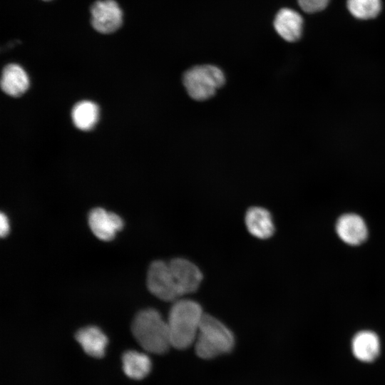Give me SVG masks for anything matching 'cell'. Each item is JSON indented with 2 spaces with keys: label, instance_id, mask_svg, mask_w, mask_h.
Returning <instances> with one entry per match:
<instances>
[{
  "label": "cell",
  "instance_id": "6da1fadb",
  "mask_svg": "<svg viewBox=\"0 0 385 385\" xmlns=\"http://www.w3.org/2000/svg\"><path fill=\"white\" fill-rule=\"evenodd\" d=\"M204 314L197 302L176 300L167 320L171 346L183 349L195 343Z\"/></svg>",
  "mask_w": 385,
  "mask_h": 385
},
{
  "label": "cell",
  "instance_id": "7a4b0ae2",
  "mask_svg": "<svg viewBox=\"0 0 385 385\" xmlns=\"http://www.w3.org/2000/svg\"><path fill=\"white\" fill-rule=\"evenodd\" d=\"M131 330L140 346L148 352L161 354L171 346L168 322L154 309L139 312L133 320Z\"/></svg>",
  "mask_w": 385,
  "mask_h": 385
},
{
  "label": "cell",
  "instance_id": "3957f363",
  "mask_svg": "<svg viewBox=\"0 0 385 385\" xmlns=\"http://www.w3.org/2000/svg\"><path fill=\"white\" fill-rule=\"evenodd\" d=\"M195 345L199 357L210 359L232 351L235 338L222 322L211 315L204 314Z\"/></svg>",
  "mask_w": 385,
  "mask_h": 385
},
{
  "label": "cell",
  "instance_id": "277c9868",
  "mask_svg": "<svg viewBox=\"0 0 385 385\" xmlns=\"http://www.w3.org/2000/svg\"><path fill=\"white\" fill-rule=\"evenodd\" d=\"M183 84L194 100L204 101L215 95L225 81L222 71L212 65L194 66L183 75Z\"/></svg>",
  "mask_w": 385,
  "mask_h": 385
},
{
  "label": "cell",
  "instance_id": "5b68a950",
  "mask_svg": "<svg viewBox=\"0 0 385 385\" xmlns=\"http://www.w3.org/2000/svg\"><path fill=\"white\" fill-rule=\"evenodd\" d=\"M147 286L153 295L164 301L178 300L180 297L168 263L162 260H155L150 265Z\"/></svg>",
  "mask_w": 385,
  "mask_h": 385
},
{
  "label": "cell",
  "instance_id": "8992f818",
  "mask_svg": "<svg viewBox=\"0 0 385 385\" xmlns=\"http://www.w3.org/2000/svg\"><path fill=\"white\" fill-rule=\"evenodd\" d=\"M90 12L91 26L101 34H112L123 24V11L115 0H96Z\"/></svg>",
  "mask_w": 385,
  "mask_h": 385
},
{
  "label": "cell",
  "instance_id": "52a82bcc",
  "mask_svg": "<svg viewBox=\"0 0 385 385\" xmlns=\"http://www.w3.org/2000/svg\"><path fill=\"white\" fill-rule=\"evenodd\" d=\"M168 265L180 296L194 292L199 288L203 276L193 262L176 257L172 259Z\"/></svg>",
  "mask_w": 385,
  "mask_h": 385
},
{
  "label": "cell",
  "instance_id": "ba28073f",
  "mask_svg": "<svg viewBox=\"0 0 385 385\" xmlns=\"http://www.w3.org/2000/svg\"><path fill=\"white\" fill-rule=\"evenodd\" d=\"M89 227L96 237L109 241L123 227V220L115 213L108 212L103 208L93 209L88 215Z\"/></svg>",
  "mask_w": 385,
  "mask_h": 385
},
{
  "label": "cell",
  "instance_id": "9c48e42d",
  "mask_svg": "<svg viewBox=\"0 0 385 385\" xmlns=\"http://www.w3.org/2000/svg\"><path fill=\"white\" fill-rule=\"evenodd\" d=\"M336 231L340 239L350 245H360L368 235L365 222L354 213L342 215L337 222Z\"/></svg>",
  "mask_w": 385,
  "mask_h": 385
},
{
  "label": "cell",
  "instance_id": "30bf717a",
  "mask_svg": "<svg viewBox=\"0 0 385 385\" xmlns=\"http://www.w3.org/2000/svg\"><path fill=\"white\" fill-rule=\"evenodd\" d=\"M303 23L299 13L289 8H282L274 17V28L284 40L294 42L302 36Z\"/></svg>",
  "mask_w": 385,
  "mask_h": 385
},
{
  "label": "cell",
  "instance_id": "8fae6325",
  "mask_svg": "<svg viewBox=\"0 0 385 385\" xmlns=\"http://www.w3.org/2000/svg\"><path fill=\"white\" fill-rule=\"evenodd\" d=\"M245 222L248 232L254 237L265 240L274 232V225L271 213L267 209L255 206L245 214Z\"/></svg>",
  "mask_w": 385,
  "mask_h": 385
},
{
  "label": "cell",
  "instance_id": "7c38bea8",
  "mask_svg": "<svg viewBox=\"0 0 385 385\" xmlns=\"http://www.w3.org/2000/svg\"><path fill=\"white\" fill-rule=\"evenodd\" d=\"M351 346L355 358L362 362H372L380 353L379 338L370 330L357 332L352 338Z\"/></svg>",
  "mask_w": 385,
  "mask_h": 385
},
{
  "label": "cell",
  "instance_id": "4fadbf2b",
  "mask_svg": "<svg viewBox=\"0 0 385 385\" xmlns=\"http://www.w3.org/2000/svg\"><path fill=\"white\" fill-rule=\"evenodd\" d=\"M29 86L28 75L19 65L11 63L4 67L1 79V87L4 93L19 97L26 91Z\"/></svg>",
  "mask_w": 385,
  "mask_h": 385
},
{
  "label": "cell",
  "instance_id": "5bb4252c",
  "mask_svg": "<svg viewBox=\"0 0 385 385\" xmlns=\"http://www.w3.org/2000/svg\"><path fill=\"white\" fill-rule=\"evenodd\" d=\"M76 339L89 356L100 358L104 355L108 338L98 327L90 326L81 329Z\"/></svg>",
  "mask_w": 385,
  "mask_h": 385
},
{
  "label": "cell",
  "instance_id": "9a60e30c",
  "mask_svg": "<svg viewBox=\"0 0 385 385\" xmlns=\"http://www.w3.org/2000/svg\"><path fill=\"white\" fill-rule=\"evenodd\" d=\"M124 373L133 379H142L150 371L152 364L149 356L142 352L130 350L122 357Z\"/></svg>",
  "mask_w": 385,
  "mask_h": 385
},
{
  "label": "cell",
  "instance_id": "2e32d148",
  "mask_svg": "<svg viewBox=\"0 0 385 385\" xmlns=\"http://www.w3.org/2000/svg\"><path fill=\"white\" fill-rule=\"evenodd\" d=\"M99 115L98 106L90 101H83L73 108L71 117L75 126L82 130L92 129Z\"/></svg>",
  "mask_w": 385,
  "mask_h": 385
},
{
  "label": "cell",
  "instance_id": "e0dca14e",
  "mask_svg": "<svg viewBox=\"0 0 385 385\" xmlns=\"http://www.w3.org/2000/svg\"><path fill=\"white\" fill-rule=\"evenodd\" d=\"M349 13L356 19L369 20L376 18L382 9L381 0H346Z\"/></svg>",
  "mask_w": 385,
  "mask_h": 385
},
{
  "label": "cell",
  "instance_id": "ac0fdd59",
  "mask_svg": "<svg viewBox=\"0 0 385 385\" xmlns=\"http://www.w3.org/2000/svg\"><path fill=\"white\" fill-rule=\"evenodd\" d=\"M330 0H297L299 7L306 13L312 14L323 11Z\"/></svg>",
  "mask_w": 385,
  "mask_h": 385
},
{
  "label": "cell",
  "instance_id": "d6986e66",
  "mask_svg": "<svg viewBox=\"0 0 385 385\" xmlns=\"http://www.w3.org/2000/svg\"><path fill=\"white\" fill-rule=\"evenodd\" d=\"M9 232V223L7 216L1 212L0 215V235L2 237L6 236Z\"/></svg>",
  "mask_w": 385,
  "mask_h": 385
},
{
  "label": "cell",
  "instance_id": "ffe728a7",
  "mask_svg": "<svg viewBox=\"0 0 385 385\" xmlns=\"http://www.w3.org/2000/svg\"><path fill=\"white\" fill-rule=\"evenodd\" d=\"M42 1H51V0H42Z\"/></svg>",
  "mask_w": 385,
  "mask_h": 385
}]
</instances>
